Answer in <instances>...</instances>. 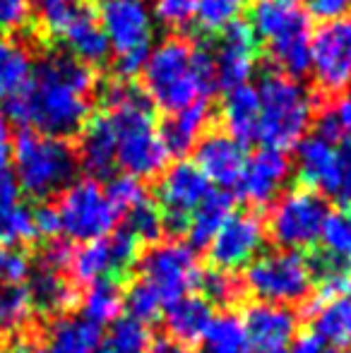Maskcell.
Here are the masks:
<instances>
[{
  "mask_svg": "<svg viewBox=\"0 0 351 353\" xmlns=\"http://www.w3.org/2000/svg\"><path fill=\"white\" fill-rule=\"evenodd\" d=\"M200 296L210 303L212 307H236L239 303H243L245 296V286L243 281L236 274H229V272H219V270H207L202 272L200 276Z\"/></svg>",
  "mask_w": 351,
  "mask_h": 353,
  "instance_id": "obj_35",
  "label": "cell"
},
{
  "mask_svg": "<svg viewBox=\"0 0 351 353\" xmlns=\"http://www.w3.org/2000/svg\"><path fill=\"white\" fill-rule=\"evenodd\" d=\"M339 152H342V176H339V188L334 200L349 210L351 207V142H342Z\"/></svg>",
  "mask_w": 351,
  "mask_h": 353,
  "instance_id": "obj_47",
  "label": "cell"
},
{
  "mask_svg": "<svg viewBox=\"0 0 351 353\" xmlns=\"http://www.w3.org/2000/svg\"><path fill=\"white\" fill-rule=\"evenodd\" d=\"M101 346V327L85 317H58L41 336L22 332L17 336V353H97Z\"/></svg>",
  "mask_w": 351,
  "mask_h": 353,
  "instance_id": "obj_16",
  "label": "cell"
},
{
  "mask_svg": "<svg viewBox=\"0 0 351 353\" xmlns=\"http://www.w3.org/2000/svg\"><path fill=\"white\" fill-rule=\"evenodd\" d=\"M195 0H154V17L166 27H183L192 19Z\"/></svg>",
  "mask_w": 351,
  "mask_h": 353,
  "instance_id": "obj_45",
  "label": "cell"
},
{
  "mask_svg": "<svg viewBox=\"0 0 351 353\" xmlns=\"http://www.w3.org/2000/svg\"><path fill=\"white\" fill-rule=\"evenodd\" d=\"M108 202L113 205V210L118 212V216L126 212H130L132 207H137L140 202L147 200V190L137 178L132 176H116L108 181V185L103 188Z\"/></svg>",
  "mask_w": 351,
  "mask_h": 353,
  "instance_id": "obj_40",
  "label": "cell"
},
{
  "mask_svg": "<svg viewBox=\"0 0 351 353\" xmlns=\"http://www.w3.org/2000/svg\"><path fill=\"white\" fill-rule=\"evenodd\" d=\"M248 0H195L192 19L202 34H219L229 24L239 22Z\"/></svg>",
  "mask_w": 351,
  "mask_h": 353,
  "instance_id": "obj_34",
  "label": "cell"
},
{
  "mask_svg": "<svg viewBox=\"0 0 351 353\" xmlns=\"http://www.w3.org/2000/svg\"><path fill=\"white\" fill-rule=\"evenodd\" d=\"M101 346L103 353H152L154 339H152L150 327L126 317V320H118L111 327Z\"/></svg>",
  "mask_w": 351,
  "mask_h": 353,
  "instance_id": "obj_36",
  "label": "cell"
},
{
  "mask_svg": "<svg viewBox=\"0 0 351 353\" xmlns=\"http://www.w3.org/2000/svg\"><path fill=\"white\" fill-rule=\"evenodd\" d=\"M32 312L27 286H0V334L19 336Z\"/></svg>",
  "mask_w": 351,
  "mask_h": 353,
  "instance_id": "obj_37",
  "label": "cell"
},
{
  "mask_svg": "<svg viewBox=\"0 0 351 353\" xmlns=\"http://www.w3.org/2000/svg\"><path fill=\"white\" fill-rule=\"evenodd\" d=\"M32 56L27 46L8 37H0V101H10L22 92L32 74Z\"/></svg>",
  "mask_w": 351,
  "mask_h": 353,
  "instance_id": "obj_30",
  "label": "cell"
},
{
  "mask_svg": "<svg viewBox=\"0 0 351 353\" xmlns=\"http://www.w3.org/2000/svg\"><path fill=\"white\" fill-rule=\"evenodd\" d=\"M32 12V0H0V32L12 34L27 27Z\"/></svg>",
  "mask_w": 351,
  "mask_h": 353,
  "instance_id": "obj_44",
  "label": "cell"
},
{
  "mask_svg": "<svg viewBox=\"0 0 351 353\" xmlns=\"http://www.w3.org/2000/svg\"><path fill=\"white\" fill-rule=\"evenodd\" d=\"M56 210L61 214V228L72 241L80 243L106 238V233L118 221V212L113 210L103 188L94 178L70 183L63 190Z\"/></svg>",
  "mask_w": 351,
  "mask_h": 353,
  "instance_id": "obj_11",
  "label": "cell"
},
{
  "mask_svg": "<svg viewBox=\"0 0 351 353\" xmlns=\"http://www.w3.org/2000/svg\"><path fill=\"white\" fill-rule=\"evenodd\" d=\"M325 353H337V351H332V349H328V351H325Z\"/></svg>",
  "mask_w": 351,
  "mask_h": 353,
  "instance_id": "obj_54",
  "label": "cell"
},
{
  "mask_svg": "<svg viewBox=\"0 0 351 353\" xmlns=\"http://www.w3.org/2000/svg\"><path fill=\"white\" fill-rule=\"evenodd\" d=\"M32 8L39 17V24L51 37L61 39L82 14H87L89 5L85 0H32Z\"/></svg>",
  "mask_w": 351,
  "mask_h": 353,
  "instance_id": "obj_33",
  "label": "cell"
},
{
  "mask_svg": "<svg viewBox=\"0 0 351 353\" xmlns=\"http://www.w3.org/2000/svg\"><path fill=\"white\" fill-rule=\"evenodd\" d=\"M221 118H224L226 135L234 137L241 147L258 142L260 130V99L258 89L250 84H241L229 89L221 103Z\"/></svg>",
  "mask_w": 351,
  "mask_h": 353,
  "instance_id": "obj_26",
  "label": "cell"
},
{
  "mask_svg": "<svg viewBox=\"0 0 351 353\" xmlns=\"http://www.w3.org/2000/svg\"><path fill=\"white\" fill-rule=\"evenodd\" d=\"M101 101L116 135V166L132 178H154L169 161L154 128V106L130 79L103 87Z\"/></svg>",
  "mask_w": 351,
  "mask_h": 353,
  "instance_id": "obj_2",
  "label": "cell"
},
{
  "mask_svg": "<svg viewBox=\"0 0 351 353\" xmlns=\"http://www.w3.org/2000/svg\"><path fill=\"white\" fill-rule=\"evenodd\" d=\"M72 255H75V248L70 241H61V238H53L46 241V245L39 252V267L41 270H51V272H66L72 265Z\"/></svg>",
  "mask_w": 351,
  "mask_h": 353,
  "instance_id": "obj_43",
  "label": "cell"
},
{
  "mask_svg": "<svg viewBox=\"0 0 351 353\" xmlns=\"http://www.w3.org/2000/svg\"><path fill=\"white\" fill-rule=\"evenodd\" d=\"M310 10L320 19H337L351 14V0H310Z\"/></svg>",
  "mask_w": 351,
  "mask_h": 353,
  "instance_id": "obj_48",
  "label": "cell"
},
{
  "mask_svg": "<svg viewBox=\"0 0 351 353\" xmlns=\"http://www.w3.org/2000/svg\"><path fill=\"white\" fill-rule=\"evenodd\" d=\"M123 307L128 310L130 320H137L142 325H152V322H157L161 317L164 303H161L159 293L150 283L137 279L128 283L126 293H123Z\"/></svg>",
  "mask_w": 351,
  "mask_h": 353,
  "instance_id": "obj_38",
  "label": "cell"
},
{
  "mask_svg": "<svg viewBox=\"0 0 351 353\" xmlns=\"http://www.w3.org/2000/svg\"><path fill=\"white\" fill-rule=\"evenodd\" d=\"M212 65H214L217 87L236 89L241 84H248L250 74L255 70L258 61V39L248 22H234L219 32V39L214 43Z\"/></svg>",
  "mask_w": 351,
  "mask_h": 353,
  "instance_id": "obj_15",
  "label": "cell"
},
{
  "mask_svg": "<svg viewBox=\"0 0 351 353\" xmlns=\"http://www.w3.org/2000/svg\"><path fill=\"white\" fill-rule=\"evenodd\" d=\"M10 353H17V351H14V349H12V351H10Z\"/></svg>",
  "mask_w": 351,
  "mask_h": 353,
  "instance_id": "obj_56",
  "label": "cell"
},
{
  "mask_svg": "<svg viewBox=\"0 0 351 353\" xmlns=\"http://www.w3.org/2000/svg\"><path fill=\"white\" fill-rule=\"evenodd\" d=\"M123 216H126V226L123 228L130 231L142 245H147V243L152 245V243L161 236V231H164L159 207H157L150 197H147L145 202H140L137 207H132L130 212H126Z\"/></svg>",
  "mask_w": 351,
  "mask_h": 353,
  "instance_id": "obj_39",
  "label": "cell"
},
{
  "mask_svg": "<svg viewBox=\"0 0 351 353\" xmlns=\"http://www.w3.org/2000/svg\"><path fill=\"white\" fill-rule=\"evenodd\" d=\"M137 265L142 274L140 279L159 293L164 305H171L183 296H190L202 276L195 250L181 241L150 245V250L140 255Z\"/></svg>",
  "mask_w": 351,
  "mask_h": 353,
  "instance_id": "obj_10",
  "label": "cell"
},
{
  "mask_svg": "<svg viewBox=\"0 0 351 353\" xmlns=\"http://www.w3.org/2000/svg\"><path fill=\"white\" fill-rule=\"evenodd\" d=\"M310 70L328 94L351 87V14L323 22L310 37Z\"/></svg>",
  "mask_w": 351,
  "mask_h": 353,
  "instance_id": "obj_12",
  "label": "cell"
},
{
  "mask_svg": "<svg viewBox=\"0 0 351 353\" xmlns=\"http://www.w3.org/2000/svg\"><path fill=\"white\" fill-rule=\"evenodd\" d=\"M325 250L351 262V223L344 214H330L323 228Z\"/></svg>",
  "mask_w": 351,
  "mask_h": 353,
  "instance_id": "obj_42",
  "label": "cell"
},
{
  "mask_svg": "<svg viewBox=\"0 0 351 353\" xmlns=\"http://www.w3.org/2000/svg\"><path fill=\"white\" fill-rule=\"evenodd\" d=\"M61 41L66 43L68 53L72 58H77L85 65H101L111 56V46L108 39L101 29V22L94 14V10H89L87 14H82L70 29L61 37Z\"/></svg>",
  "mask_w": 351,
  "mask_h": 353,
  "instance_id": "obj_28",
  "label": "cell"
},
{
  "mask_svg": "<svg viewBox=\"0 0 351 353\" xmlns=\"http://www.w3.org/2000/svg\"><path fill=\"white\" fill-rule=\"evenodd\" d=\"M265 243V221L255 212H234L210 243V267L236 272L250 265Z\"/></svg>",
  "mask_w": 351,
  "mask_h": 353,
  "instance_id": "obj_14",
  "label": "cell"
},
{
  "mask_svg": "<svg viewBox=\"0 0 351 353\" xmlns=\"http://www.w3.org/2000/svg\"><path fill=\"white\" fill-rule=\"evenodd\" d=\"M32 210L19 202V185L10 166H0V245H14L37 241Z\"/></svg>",
  "mask_w": 351,
  "mask_h": 353,
  "instance_id": "obj_22",
  "label": "cell"
},
{
  "mask_svg": "<svg viewBox=\"0 0 351 353\" xmlns=\"http://www.w3.org/2000/svg\"><path fill=\"white\" fill-rule=\"evenodd\" d=\"M210 101H197L192 106L176 113H166L164 123L159 125V140L169 157H183L195 149L202 130L210 123Z\"/></svg>",
  "mask_w": 351,
  "mask_h": 353,
  "instance_id": "obj_25",
  "label": "cell"
},
{
  "mask_svg": "<svg viewBox=\"0 0 351 353\" xmlns=\"http://www.w3.org/2000/svg\"><path fill=\"white\" fill-rule=\"evenodd\" d=\"M260 130L258 140L270 149L286 152L296 147L313 123L315 99L299 79L270 70L260 77Z\"/></svg>",
  "mask_w": 351,
  "mask_h": 353,
  "instance_id": "obj_4",
  "label": "cell"
},
{
  "mask_svg": "<svg viewBox=\"0 0 351 353\" xmlns=\"http://www.w3.org/2000/svg\"><path fill=\"white\" fill-rule=\"evenodd\" d=\"M32 272V260L22 248L0 245V286H19Z\"/></svg>",
  "mask_w": 351,
  "mask_h": 353,
  "instance_id": "obj_41",
  "label": "cell"
},
{
  "mask_svg": "<svg viewBox=\"0 0 351 353\" xmlns=\"http://www.w3.org/2000/svg\"><path fill=\"white\" fill-rule=\"evenodd\" d=\"M32 219H34V228H37V236L46 238V241L58 238V233L63 231L61 214H58L56 205H39L32 212Z\"/></svg>",
  "mask_w": 351,
  "mask_h": 353,
  "instance_id": "obj_46",
  "label": "cell"
},
{
  "mask_svg": "<svg viewBox=\"0 0 351 353\" xmlns=\"http://www.w3.org/2000/svg\"><path fill=\"white\" fill-rule=\"evenodd\" d=\"M325 341L320 339L315 332H308V334H301L299 339L294 341V349L291 353H325Z\"/></svg>",
  "mask_w": 351,
  "mask_h": 353,
  "instance_id": "obj_50",
  "label": "cell"
},
{
  "mask_svg": "<svg viewBox=\"0 0 351 353\" xmlns=\"http://www.w3.org/2000/svg\"><path fill=\"white\" fill-rule=\"evenodd\" d=\"M152 353H192V351L188 349V346H181L171 339H159L152 346Z\"/></svg>",
  "mask_w": 351,
  "mask_h": 353,
  "instance_id": "obj_51",
  "label": "cell"
},
{
  "mask_svg": "<svg viewBox=\"0 0 351 353\" xmlns=\"http://www.w3.org/2000/svg\"><path fill=\"white\" fill-rule=\"evenodd\" d=\"M243 327L248 341L258 351H284L296 334L299 315L286 305L253 303L243 312Z\"/></svg>",
  "mask_w": 351,
  "mask_h": 353,
  "instance_id": "obj_20",
  "label": "cell"
},
{
  "mask_svg": "<svg viewBox=\"0 0 351 353\" xmlns=\"http://www.w3.org/2000/svg\"><path fill=\"white\" fill-rule=\"evenodd\" d=\"M99 22L108 39L116 70L132 77L142 70L154 43V12L147 0H103Z\"/></svg>",
  "mask_w": 351,
  "mask_h": 353,
  "instance_id": "obj_7",
  "label": "cell"
},
{
  "mask_svg": "<svg viewBox=\"0 0 351 353\" xmlns=\"http://www.w3.org/2000/svg\"><path fill=\"white\" fill-rule=\"evenodd\" d=\"M289 173L291 161L286 157V152L263 147L250 159H245L243 173H241L236 188H239V195L245 202H250L255 207H267L279 195Z\"/></svg>",
  "mask_w": 351,
  "mask_h": 353,
  "instance_id": "obj_17",
  "label": "cell"
},
{
  "mask_svg": "<svg viewBox=\"0 0 351 353\" xmlns=\"http://www.w3.org/2000/svg\"><path fill=\"white\" fill-rule=\"evenodd\" d=\"M330 216V207L320 192L310 188H291L289 192L274 202L270 212V233L274 243L286 250H313L315 243L323 238L325 221Z\"/></svg>",
  "mask_w": 351,
  "mask_h": 353,
  "instance_id": "obj_8",
  "label": "cell"
},
{
  "mask_svg": "<svg viewBox=\"0 0 351 353\" xmlns=\"http://www.w3.org/2000/svg\"><path fill=\"white\" fill-rule=\"evenodd\" d=\"M97 74L70 53H46L27 84L8 101V118L39 135L66 140L89 121Z\"/></svg>",
  "mask_w": 351,
  "mask_h": 353,
  "instance_id": "obj_1",
  "label": "cell"
},
{
  "mask_svg": "<svg viewBox=\"0 0 351 353\" xmlns=\"http://www.w3.org/2000/svg\"><path fill=\"white\" fill-rule=\"evenodd\" d=\"M195 166L207 181L226 190L239 183L245 166V152L224 130H212L195 144Z\"/></svg>",
  "mask_w": 351,
  "mask_h": 353,
  "instance_id": "obj_19",
  "label": "cell"
},
{
  "mask_svg": "<svg viewBox=\"0 0 351 353\" xmlns=\"http://www.w3.org/2000/svg\"><path fill=\"white\" fill-rule=\"evenodd\" d=\"M29 303H32V310H37L43 317H66L72 307L80 305V291L77 286L68 279L61 272L41 270L39 267L32 276H29Z\"/></svg>",
  "mask_w": 351,
  "mask_h": 353,
  "instance_id": "obj_21",
  "label": "cell"
},
{
  "mask_svg": "<svg viewBox=\"0 0 351 353\" xmlns=\"http://www.w3.org/2000/svg\"><path fill=\"white\" fill-rule=\"evenodd\" d=\"M291 3H296V5H299V3H301V0H291Z\"/></svg>",
  "mask_w": 351,
  "mask_h": 353,
  "instance_id": "obj_55",
  "label": "cell"
},
{
  "mask_svg": "<svg viewBox=\"0 0 351 353\" xmlns=\"http://www.w3.org/2000/svg\"><path fill=\"white\" fill-rule=\"evenodd\" d=\"M140 72L152 106H159L166 113L183 111L197 101H210L217 89L212 56L181 37H169L152 46Z\"/></svg>",
  "mask_w": 351,
  "mask_h": 353,
  "instance_id": "obj_3",
  "label": "cell"
},
{
  "mask_svg": "<svg viewBox=\"0 0 351 353\" xmlns=\"http://www.w3.org/2000/svg\"><path fill=\"white\" fill-rule=\"evenodd\" d=\"M243 286L260 303L294 305L308 298L313 281H310L303 255L294 250H277L250 262Z\"/></svg>",
  "mask_w": 351,
  "mask_h": 353,
  "instance_id": "obj_9",
  "label": "cell"
},
{
  "mask_svg": "<svg viewBox=\"0 0 351 353\" xmlns=\"http://www.w3.org/2000/svg\"><path fill=\"white\" fill-rule=\"evenodd\" d=\"M305 315L313 317V332L332 346H351V286L328 301H310Z\"/></svg>",
  "mask_w": 351,
  "mask_h": 353,
  "instance_id": "obj_27",
  "label": "cell"
},
{
  "mask_svg": "<svg viewBox=\"0 0 351 353\" xmlns=\"http://www.w3.org/2000/svg\"><path fill=\"white\" fill-rule=\"evenodd\" d=\"M212 185L200 168L190 161H178L161 176L157 197H159L161 226L171 236H181L188 231L192 212L200 207V202L210 195Z\"/></svg>",
  "mask_w": 351,
  "mask_h": 353,
  "instance_id": "obj_13",
  "label": "cell"
},
{
  "mask_svg": "<svg viewBox=\"0 0 351 353\" xmlns=\"http://www.w3.org/2000/svg\"><path fill=\"white\" fill-rule=\"evenodd\" d=\"M234 214V195L229 190H214L212 188L210 195L200 202L195 212L190 216V223H188V241H190V248H207L212 243V238L217 236L221 226H224L226 219Z\"/></svg>",
  "mask_w": 351,
  "mask_h": 353,
  "instance_id": "obj_29",
  "label": "cell"
},
{
  "mask_svg": "<svg viewBox=\"0 0 351 353\" xmlns=\"http://www.w3.org/2000/svg\"><path fill=\"white\" fill-rule=\"evenodd\" d=\"M80 137V161L85 171L97 178H108L116 166V135L106 113L92 116L82 128Z\"/></svg>",
  "mask_w": 351,
  "mask_h": 353,
  "instance_id": "obj_23",
  "label": "cell"
},
{
  "mask_svg": "<svg viewBox=\"0 0 351 353\" xmlns=\"http://www.w3.org/2000/svg\"><path fill=\"white\" fill-rule=\"evenodd\" d=\"M250 29L267 43L272 61L286 77H303L310 70V17L291 0H255Z\"/></svg>",
  "mask_w": 351,
  "mask_h": 353,
  "instance_id": "obj_6",
  "label": "cell"
},
{
  "mask_svg": "<svg viewBox=\"0 0 351 353\" xmlns=\"http://www.w3.org/2000/svg\"><path fill=\"white\" fill-rule=\"evenodd\" d=\"M349 353H351V351H349Z\"/></svg>",
  "mask_w": 351,
  "mask_h": 353,
  "instance_id": "obj_57",
  "label": "cell"
},
{
  "mask_svg": "<svg viewBox=\"0 0 351 353\" xmlns=\"http://www.w3.org/2000/svg\"><path fill=\"white\" fill-rule=\"evenodd\" d=\"M212 317H214V307L197 293L178 298L171 303L169 310L164 315V325L169 336L166 339L176 341L181 346H192L202 339L205 330L210 327Z\"/></svg>",
  "mask_w": 351,
  "mask_h": 353,
  "instance_id": "obj_24",
  "label": "cell"
},
{
  "mask_svg": "<svg viewBox=\"0 0 351 353\" xmlns=\"http://www.w3.org/2000/svg\"><path fill=\"white\" fill-rule=\"evenodd\" d=\"M330 111H332L334 121H337L342 137H347V140L351 142V89H349V92H344V97L339 99V101L334 103Z\"/></svg>",
  "mask_w": 351,
  "mask_h": 353,
  "instance_id": "obj_49",
  "label": "cell"
},
{
  "mask_svg": "<svg viewBox=\"0 0 351 353\" xmlns=\"http://www.w3.org/2000/svg\"><path fill=\"white\" fill-rule=\"evenodd\" d=\"M130 283V281H128ZM128 283L116 279H99L92 281L87 293L80 298L82 303V317L94 325H106V322L116 320L118 312L123 310V293H126Z\"/></svg>",
  "mask_w": 351,
  "mask_h": 353,
  "instance_id": "obj_31",
  "label": "cell"
},
{
  "mask_svg": "<svg viewBox=\"0 0 351 353\" xmlns=\"http://www.w3.org/2000/svg\"><path fill=\"white\" fill-rule=\"evenodd\" d=\"M200 341L202 353H245L248 334H245L243 320L236 312H221L212 317Z\"/></svg>",
  "mask_w": 351,
  "mask_h": 353,
  "instance_id": "obj_32",
  "label": "cell"
},
{
  "mask_svg": "<svg viewBox=\"0 0 351 353\" xmlns=\"http://www.w3.org/2000/svg\"><path fill=\"white\" fill-rule=\"evenodd\" d=\"M10 161L19 190L34 200H48L63 192L77 173V154L70 144L34 130H22L14 137Z\"/></svg>",
  "mask_w": 351,
  "mask_h": 353,
  "instance_id": "obj_5",
  "label": "cell"
},
{
  "mask_svg": "<svg viewBox=\"0 0 351 353\" xmlns=\"http://www.w3.org/2000/svg\"><path fill=\"white\" fill-rule=\"evenodd\" d=\"M255 353H286V351H255Z\"/></svg>",
  "mask_w": 351,
  "mask_h": 353,
  "instance_id": "obj_53",
  "label": "cell"
},
{
  "mask_svg": "<svg viewBox=\"0 0 351 353\" xmlns=\"http://www.w3.org/2000/svg\"><path fill=\"white\" fill-rule=\"evenodd\" d=\"M296 168L303 188L334 197L342 176V152L339 144H332L318 135L303 137L296 144Z\"/></svg>",
  "mask_w": 351,
  "mask_h": 353,
  "instance_id": "obj_18",
  "label": "cell"
},
{
  "mask_svg": "<svg viewBox=\"0 0 351 353\" xmlns=\"http://www.w3.org/2000/svg\"><path fill=\"white\" fill-rule=\"evenodd\" d=\"M344 216H347V221L351 223V207H349V210H347V214H344Z\"/></svg>",
  "mask_w": 351,
  "mask_h": 353,
  "instance_id": "obj_52",
  "label": "cell"
}]
</instances>
